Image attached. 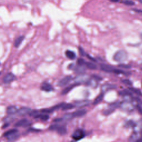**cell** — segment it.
<instances>
[{
  "mask_svg": "<svg viewBox=\"0 0 142 142\" xmlns=\"http://www.w3.org/2000/svg\"><path fill=\"white\" fill-rule=\"evenodd\" d=\"M128 58V53L124 50H119L114 54L113 59L115 61L122 63L125 61Z\"/></svg>",
  "mask_w": 142,
  "mask_h": 142,
  "instance_id": "6da1fadb",
  "label": "cell"
},
{
  "mask_svg": "<svg viewBox=\"0 0 142 142\" xmlns=\"http://www.w3.org/2000/svg\"><path fill=\"white\" fill-rule=\"evenodd\" d=\"M85 136V133L82 129H78L75 131L72 135V138L76 140H79L82 139Z\"/></svg>",
  "mask_w": 142,
  "mask_h": 142,
  "instance_id": "7a4b0ae2",
  "label": "cell"
},
{
  "mask_svg": "<svg viewBox=\"0 0 142 142\" xmlns=\"http://www.w3.org/2000/svg\"><path fill=\"white\" fill-rule=\"evenodd\" d=\"M72 79V76H70V75H69V76H66L62 78V79H61L58 82V85L59 87H64L67 85V84H68L69 82H70Z\"/></svg>",
  "mask_w": 142,
  "mask_h": 142,
  "instance_id": "3957f363",
  "label": "cell"
},
{
  "mask_svg": "<svg viewBox=\"0 0 142 142\" xmlns=\"http://www.w3.org/2000/svg\"><path fill=\"white\" fill-rule=\"evenodd\" d=\"M15 79H16V77L14 76V75L10 73L5 75L4 77V79H3V81L5 83L8 84L13 82Z\"/></svg>",
  "mask_w": 142,
  "mask_h": 142,
  "instance_id": "277c9868",
  "label": "cell"
},
{
  "mask_svg": "<svg viewBox=\"0 0 142 142\" xmlns=\"http://www.w3.org/2000/svg\"><path fill=\"white\" fill-rule=\"evenodd\" d=\"M75 81L78 84L80 83L87 82L89 81V78L88 76L86 75H80L75 78Z\"/></svg>",
  "mask_w": 142,
  "mask_h": 142,
  "instance_id": "5b68a950",
  "label": "cell"
},
{
  "mask_svg": "<svg viewBox=\"0 0 142 142\" xmlns=\"http://www.w3.org/2000/svg\"><path fill=\"white\" fill-rule=\"evenodd\" d=\"M90 103V101H88V100H82V101H77L74 103V105L75 107H86Z\"/></svg>",
  "mask_w": 142,
  "mask_h": 142,
  "instance_id": "8992f818",
  "label": "cell"
},
{
  "mask_svg": "<svg viewBox=\"0 0 142 142\" xmlns=\"http://www.w3.org/2000/svg\"><path fill=\"white\" fill-rule=\"evenodd\" d=\"M31 109L29 108L28 107H22L20 108L19 110H18L17 113L19 114V115L23 116H25L26 114H29V113L31 112Z\"/></svg>",
  "mask_w": 142,
  "mask_h": 142,
  "instance_id": "52a82bcc",
  "label": "cell"
},
{
  "mask_svg": "<svg viewBox=\"0 0 142 142\" xmlns=\"http://www.w3.org/2000/svg\"><path fill=\"white\" fill-rule=\"evenodd\" d=\"M100 67L103 71H104L105 72H108V73L113 72L114 70L115 69V68H113L112 66L108 65H104V64L101 65Z\"/></svg>",
  "mask_w": 142,
  "mask_h": 142,
  "instance_id": "ba28073f",
  "label": "cell"
},
{
  "mask_svg": "<svg viewBox=\"0 0 142 142\" xmlns=\"http://www.w3.org/2000/svg\"><path fill=\"white\" fill-rule=\"evenodd\" d=\"M87 113L86 110L84 109H81V110H78L72 113V115L73 116V118L74 117H83L84 115H86Z\"/></svg>",
  "mask_w": 142,
  "mask_h": 142,
  "instance_id": "9c48e42d",
  "label": "cell"
},
{
  "mask_svg": "<svg viewBox=\"0 0 142 142\" xmlns=\"http://www.w3.org/2000/svg\"><path fill=\"white\" fill-rule=\"evenodd\" d=\"M120 106L124 110L132 111L133 109V105L129 102H124L120 104Z\"/></svg>",
  "mask_w": 142,
  "mask_h": 142,
  "instance_id": "30bf717a",
  "label": "cell"
},
{
  "mask_svg": "<svg viewBox=\"0 0 142 142\" xmlns=\"http://www.w3.org/2000/svg\"><path fill=\"white\" fill-rule=\"evenodd\" d=\"M29 122L28 120L26 119H22L19 121H18L16 124H15V127H26L27 125H28Z\"/></svg>",
  "mask_w": 142,
  "mask_h": 142,
  "instance_id": "8fae6325",
  "label": "cell"
},
{
  "mask_svg": "<svg viewBox=\"0 0 142 142\" xmlns=\"http://www.w3.org/2000/svg\"><path fill=\"white\" fill-rule=\"evenodd\" d=\"M41 89L45 92H51L53 90V87L50 84L44 83L41 86Z\"/></svg>",
  "mask_w": 142,
  "mask_h": 142,
  "instance_id": "7c38bea8",
  "label": "cell"
},
{
  "mask_svg": "<svg viewBox=\"0 0 142 142\" xmlns=\"http://www.w3.org/2000/svg\"><path fill=\"white\" fill-rule=\"evenodd\" d=\"M78 84H78V83L72 84H71V85H69V86L67 87L66 88H65L64 89L62 90V94L65 95V94H67L68 92H70L72 89H73L75 87H76L77 85H78Z\"/></svg>",
  "mask_w": 142,
  "mask_h": 142,
  "instance_id": "4fadbf2b",
  "label": "cell"
},
{
  "mask_svg": "<svg viewBox=\"0 0 142 142\" xmlns=\"http://www.w3.org/2000/svg\"><path fill=\"white\" fill-rule=\"evenodd\" d=\"M18 109L15 106H9L6 110V112L8 115H13L15 113H17Z\"/></svg>",
  "mask_w": 142,
  "mask_h": 142,
  "instance_id": "5bb4252c",
  "label": "cell"
},
{
  "mask_svg": "<svg viewBox=\"0 0 142 142\" xmlns=\"http://www.w3.org/2000/svg\"><path fill=\"white\" fill-rule=\"evenodd\" d=\"M116 88V86L115 85H113V84H105L104 85H103L102 87V89L103 90V92H106L108 91L109 90L111 89H113L114 88Z\"/></svg>",
  "mask_w": 142,
  "mask_h": 142,
  "instance_id": "9a60e30c",
  "label": "cell"
},
{
  "mask_svg": "<svg viewBox=\"0 0 142 142\" xmlns=\"http://www.w3.org/2000/svg\"><path fill=\"white\" fill-rule=\"evenodd\" d=\"M104 98V93H101L100 94H99L97 97L96 98V99H94V102H93V104L94 105H97L103 101Z\"/></svg>",
  "mask_w": 142,
  "mask_h": 142,
  "instance_id": "2e32d148",
  "label": "cell"
},
{
  "mask_svg": "<svg viewBox=\"0 0 142 142\" xmlns=\"http://www.w3.org/2000/svg\"><path fill=\"white\" fill-rule=\"evenodd\" d=\"M57 132L60 135H65L67 133V128H66V126L59 125L58 128L57 130Z\"/></svg>",
  "mask_w": 142,
  "mask_h": 142,
  "instance_id": "e0dca14e",
  "label": "cell"
},
{
  "mask_svg": "<svg viewBox=\"0 0 142 142\" xmlns=\"http://www.w3.org/2000/svg\"><path fill=\"white\" fill-rule=\"evenodd\" d=\"M139 139V134L137 132H134L129 138V140L132 142H136Z\"/></svg>",
  "mask_w": 142,
  "mask_h": 142,
  "instance_id": "ac0fdd59",
  "label": "cell"
},
{
  "mask_svg": "<svg viewBox=\"0 0 142 142\" xmlns=\"http://www.w3.org/2000/svg\"><path fill=\"white\" fill-rule=\"evenodd\" d=\"M65 54H66V56H67V58H68L69 59H72V60L74 59L75 58V57H76L75 53L72 51L67 50Z\"/></svg>",
  "mask_w": 142,
  "mask_h": 142,
  "instance_id": "d6986e66",
  "label": "cell"
},
{
  "mask_svg": "<svg viewBox=\"0 0 142 142\" xmlns=\"http://www.w3.org/2000/svg\"><path fill=\"white\" fill-rule=\"evenodd\" d=\"M24 40V36H20V37L16 38L14 41V46L15 47H19L20 45L22 43V41Z\"/></svg>",
  "mask_w": 142,
  "mask_h": 142,
  "instance_id": "ffe728a7",
  "label": "cell"
},
{
  "mask_svg": "<svg viewBox=\"0 0 142 142\" xmlns=\"http://www.w3.org/2000/svg\"><path fill=\"white\" fill-rule=\"evenodd\" d=\"M35 118H39L43 121H46L49 119V116L47 114H37L36 116L34 117Z\"/></svg>",
  "mask_w": 142,
  "mask_h": 142,
  "instance_id": "44dd1931",
  "label": "cell"
},
{
  "mask_svg": "<svg viewBox=\"0 0 142 142\" xmlns=\"http://www.w3.org/2000/svg\"><path fill=\"white\" fill-rule=\"evenodd\" d=\"M17 132H18V131L16 129H12L10 130H8V131H7V132H6L4 134V137H7L11 135L17 133Z\"/></svg>",
  "mask_w": 142,
  "mask_h": 142,
  "instance_id": "7402d4cb",
  "label": "cell"
},
{
  "mask_svg": "<svg viewBox=\"0 0 142 142\" xmlns=\"http://www.w3.org/2000/svg\"><path fill=\"white\" fill-rule=\"evenodd\" d=\"M119 94L120 96H131L132 95V93L130 91V90L128 89H124L121 90L119 92Z\"/></svg>",
  "mask_w": 142,
  "mask_h": 142,
  "instance_id": "603a6c76",
  "label": "cell"
},
{
  "mask_svg": "<svg viewBox=\"0 0 142 142\" xmlns=\"http://www.w3.org/2000/svg\"><path fill=\"white\" fill-rule=\"evenodd\" d=\"M75 107V105L74 104H72L71 103L69 104H66L65 103L63 105V107L62 108V109L63 111H67V110H70L74 108Z\"/></svg>",
  "mask_w": 142,
  "mask_h": 142,
  "instance_id": "cb8c5ba5",
  "label": "cell"
},
{
  "mask_svg": "<svg viewBox=\"0 0 142 142\" xmlns=\"http://www.w3.org/2000/svg\"><path fill=\"white\" fill-rule=\"evenodd\" d=\"M129 90L131 91L132 93H135V94H137L139 96H142V93L139 89L135 88H129Z\"/></svg>",
  "mask_w": 142,
  "mask_h": 142,
  "instance_id": "d4e9b609",
  "label": "cell"
},
{
  "mask_svg": "<svg viewBox=\"0 0 142 142\" xmlns=\"http://www.w3.org/2000/svg\"><path fill=\"white\" fill-rule=\"evenodd\" d=\"M85 65L87 68L90 69H96L97 68V66L91 62H86Z\"/></svg>",
  "mask_w": 142,
  "mask_h": 142,
  "instance_id": "484cf974",
  "label": "cell"
},
{
  "mask_svg": "<svg viewBox=\"0 0 142 142\" xmlns=\"http://www.w3.org/2000/svg\"><path fill=\"white\" fill-rule=\"evenodd\" d=\"M122 3L127 6H133L135 5L134 2L132 0H122Z\"/></svg>",
  "mask_w": 142,
  "mask_h": 142,
  "instance_id": "4316f807",
  "label": "cell"
},
{
  "mask_svg": "<svg viewBox=\"0 0 142 142\" xmlns=\"http://www.w3.org/2000/svg\"><path fill=\"white\" fill-rule=\"evenodd\" d=\"M54 111L53 108H45L41 110V112L42 113H50L51 112H53Z\"/></svg>",
  "mask_w": 142,
  "mask_h": 142,
  "instance_id": "83f0119b",
  "label": "cell"
},
{
  "mask_svg": "<svg viewBox=\"0 0 142 142\" xmlns=\"http://www.w3.org/2000/svg\"><path fill=\"white\" fill-rule=\"evenodd\" d=\"M75 70L76 71V72L78 73H83L84 71H85V69H84L82 66H79V67H77L75 68Z\"/></svg>",
  "mask_w": 142,
  "mask_h": 142,
  "instance_id": "f1b7e54d",
  "label": "cell"
},
{
  "mask_svg": "<svg viewBox=\"0 0 142 142\" xmlns=\"http://www.w3.org/2000/svg\"><path fill=\"white\" fill-rule=\"evenodd\" d=\"M125 125L127 127L133 128V127H134L135 126V124L133 121H132V120H129V121H128L127 122Z\"/></svg>",
  "mask_w": 142,
  "mask_h": 142,
  "instance_id": "f546056e",
  "label": "cell"
},
{
  "mask_svg": "<svg viewBox=\"0 0 142 142\" xmlns=\"http://www.w3.org/2000/svg\"><path fill=\"white\" fill-rule=\"evenodd\" d=\"M120 104L119 102H114V103H113L111 104L109 107L111 108H112L114 109L115 108H117L118 107H120Z\"/></svg>",
  "mask_w": 142,
  "mask_h": 142,
  "instance_id": "4dcf8cb0",
  "label": "cell"
},
{
  "mask_svg": "<svg viewBox=\"0 0 142 142\" xmlns=\"http://www.w3.org/2000/svg\"><path fill=\"white\" fill-rule=\"evenodd\" d=\"M59 125L57 124H54L51 125L50 127H49V130H51V131H56L57 129L58 128Z\"/></svg>",
  "mask_w": 142,
  "mask_h": 142,
  "instance_id": "1f68e13d",
  "label": "cell"
},
{
  "mask_svg": "<svg viewBox=\"0 0 142 142\" xmlns=\"http://www.w3.org/2000/svg\"><path fill=\"white\" fill-rule=\"evenodd\" d=\"M114 73H115L116 74H127V73H128L127 72H126L125 71H124L121 69H115L113 71Z\"/></svg>",
  "mask_w": 142,
  "mask_h": 142,
  "instance_id": "d6a6232c",
  "label": "cell"
},
{
  "mask_svg": "<svg viewBox=\"0 0 142 142\" xmlns=\"http://www.w3.org/2000/svg\"><path fill=\"white\" fill-rule=\"evenodd\" d=\"M19 137V135H17V133H16V134H13V135H11L10 136H9V137H7L8 138V139L9 140H10V141H13V140H14L16 139Z\"/></svg>",
  "mask_w": 142,
  "mask_h": 142,
  "instance_id": "836d02e7",
  "label": "cell"
},
{
  "mask_svg": "<svg viewBox=\"0 0 142 142\" xmlns=\"http://www.w3.org/2000/svg\"><path fill=\"white\" fill-rule=\"evenodd\" d=\"M114 109H112V108H109V109H107V110H105L104 112V113L103 114H104V115L105 116H108V115H109L110 114H111L114 111Z\"/></svg>",
  "mask_w": 142,
  "mask_h": 142,
  "instance_id": "e575fe53",
  "label": "cell"
},
{
  "mask_svg": "<svg viewBox=\"0 0 142 142\" xmlns=\"http://www.w3.org/2000/svg\"><path fill=\"white\" fill-rule=\"evenodd\" d=\"M73 116L72 115V113H68V114H66L65 115L64 118H63V119H67V120H69L72 118H73Z\"/></svg>",
  "mask_w": 142,
  "mask_h": 142,
  "instance_id": "d590c367",
  "label": "cell"
},
{
  "mask_svg": "<svg viewBox=\"0 0 142 142\" xmlns=\"http://www.w3.org/2000/svg\"><path fill=\"white\" fill-rule=\"evenodd\" d=\"M86 62H85V61L83 59H82V58H80V59H78V61H77V63L78 65H79V66H83L84 65H85V63H86Z\"/></svg>",
  "mask_w": 142,
  "mask_h": 142,
  "instance_id": "8d00e7d4",
  "label": "cell"
},
{
  "mask_svg": "<svg viewBox=\"0 0 142 142\" xmlns=\"http://www.w3.org/2000/svg\"><path fill=\"white\" fill-rule=\"evenodd\" d=\"M122 82L123 83L127 84V85H128V86H131L132 84V82L131 81L129 80H127V79L122 80Z\"/></svg>",
  "mask_w": 142,
  "mask_h": 142,
  "instance_id": "74e56055",
  "label": "cell"
},
{
  "mask_svg": "<svg viewBox=\"0 0 142 142\" xmlns=\"http://www.w3.org/2000/svg\"><path fill=\"white\" fill-rule=\"evenodd\" d=\"M119 67L120 68H125V69H129L131 67V66L128 65H124V64H120L119 65Z\"/></svg>",
  "mask_w": 142,
  "mask_h": 142,
  "instance_id": "f35d334b",
  "label": "cell"
},
{
  "mask_svg": "<svg viewBox=\"0 0 142 142\" xmlns=\"http://www.w3.org/2000/svg\"><path fill=\"white\" fill-rule=\"evenodd\" d=\"M136 108H137L138 112L142 115V107L140 104H137L136 105Z\"/></svg>",
  "mask_w": 142,
  "mask_h": 142,
  "instance_id": "ab89813d",
  "label": "cell"
},
{
  "mask_svg": "<svg viewBox=\"0 0 142 142\" xmlns=\"http://www.w3.org/2000/svg\"><path fill=\"white\" fill-rule=\"evenodd\" d=\"M30 116H36L37 114H38V111H31V112L29 113Z\"/></svg>",
  "mask_w": 142,
  "mask_h": 142,
  "instance_id": "60d3db41",
  "label": "cell"
},
{
  "mask_svg": "<svg viewBox=\"0 0 142 142\" xmlns=\"http://www.w3.org/2000/svg\"><path fill=\"white\" fill-rule=\"evenodd\" d=\"M79 50H80V54H81L82 56H84V54H85V52H84V50H83V48H82L80 47V48H79Z\"/></svg>",
  "mask_w": 142,
  "mask_h": 142,
  "instance_id": "b9f144b4",
  "label": "cell"
},
{
  "mask_svg": "<svg viewBox=\"0 0 142 142\" xmlns=\"http://www.w3.org/2000/svg\"><path fill=\"white\" fill-rule=\"evenodd\" d=\"M63 119V118H56V119H54L53 120V122H61L62 121V120Z\"/></svg>",
  "mask_w": 142,
  "mask_h": 142,
  "instance_id": "7bdbcfd3",
  "label": "cell"
},
{
  "mask_svg": "<svg viewBox=\"0 0 142 142\" xmlns=\"http://www.w3.org/2000/svg\"><path fill=\"white\" fill-rule=\"evenodd\" d=\"M87 57H88V58H89V59H90V60H92V61H94V62H96V60L93 58H92V57H90L89 55H87Z\"/></svg>",
  "mask_w": 142,
  "mask_h": 142,
  "instance_id": "ee69618b",
  "label": "cell"
},
{
  "mask_svg": "<svg viewBox=\"0 0 142 142\" xmlns=\"http://www.w3.org/2000/svg\"><path fill=\"white\" fill-rule=\"evenodd\" d=\"M133 10L135 12H142V11L137 10V9H133Z\"/></svg>",
  "mask_w": 142,
  "mask_h": 142,
  "instance_id": "f6af8a7d",
  "label": "cell"
},
{
  "mask_svg": "<svg viewBox=\"0 0 142 142\" xmlns=\"http://www.w3.org/2000/svg\"><path fill=\"white\" fill-rule=\"evenodd\" d=\"M109 1L113 2H118L119 1V0H109Z\"/></svg>",
  "mask_w": 142,
  "mask_h": 142,
  "instance_id": "bcb514c9",
  "label": "cell"
},
{
  "mask_svg": "<svg viewBox=\"0 0 142 142\" xmlns=\"http://www.w3.org/2000/svg\"><path fill=\"white\" fill-rule=\"evenodd\" d=\"M138 1L140 3V4H142V0H138Z\"/></svg>",
  "mask_w": 142,
  "mask_h": 142,
  "instance_id": "7dc6e473",
  "label": "cell"
},
{
  "mask_svg": "<svg viewBox=\"0 0 142 142\" xmlns=\"http://www.w3.org/2000/svg\"><path fill=\"white\" fill-rule=\"evenodd\" d=\"M140 39H141V41H142V33H141V34H140Z\"/></svg>",
  "mask_w": 142,
  "mask_h": 142,
  "instance_id": "c3c4849f",
  "label": "cell"
},
{
  "mask_svg": "<svg viewBox=\"0 0 142 142\" xmlns=\"http://www.w3.org/2000/svg\"></svg>",
  "mask_w": 142,
  "mask_h": 142,
  "instance_id": "681fc988",
  "label": "cell"
}]
</instances>
